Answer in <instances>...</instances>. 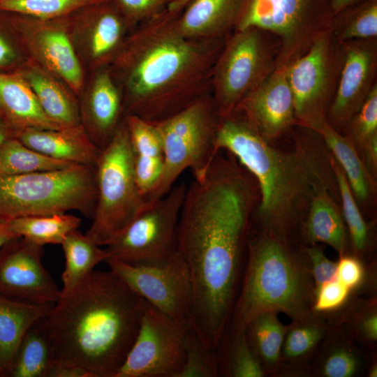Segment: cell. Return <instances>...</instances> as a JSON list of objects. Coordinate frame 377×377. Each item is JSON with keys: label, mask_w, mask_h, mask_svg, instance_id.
I'll return each instance as SVG.
<instances>
[{"label": "cell", "mask_w": 377, "mask_h": 377, "mask_svg": "<svg viewBox=\"0 0 377 377\" xmlns=\"http://www.w3.org/2000/svg\"><path fill=\"white\" fill-rule=\"evenodd\" d=\"M259 199L254 178L223 151L186 188L177 242L192 282L190 326L214 349L231 319L242 253Z\"/></svg>", "instance_id": "cell-1"}, {"label": "cell", "mask_w": 377, "mask_h": 377, "mask_svg": "<svg viewBox=\"0 0 377 377\" xmlns=\"http://www.w3.org/2000/svg\"><path fill=\"white\" fill-rule=\"evenodd\" d=\"M178 13L166 8L140 24L113 59L124 84L125 116L160 121L210 93L226 38L185 36L176 27Z\"/></svg>", "instance_id": "cell-2"}, {"label": "cell", "mask_w": 377, "mask_h": 377, "mask_svg": "<svg viewBox=\"0 0 377 377\" xmlns=\"http://www.w3.org/2000/svg\"><path fill=\"white\" fill-rule=\"evenodd\" d=\"M302 128L293 149H279L235 110L220 117L215 140L216 153L228 151L254 178L260 195L255 212L262 230L286 237L304 220L316 191L337 186L332 155L320 135Z\"/></svg>", "instance_id": "cell-3"}, {"label": "cell", "mask_w": 377, "mask_h": 377, "mask_svg": "<svg viewBox=\"0 0 377 377\" xmlns=\"http://www.w3.org/2000/svg\"><path fill=\"white\" fill-rule=\"evenodd\" d=\"M145 301L112 272L93 270L41 323L54 363L114 377L137 336Z\"/></svg>", "instance_id": "cell-4"}, {"label": "cell", "mask_w": 377, "mask_h": 377, "mask_svg": "<svg viewBox=\"0 0 377 377\" xmlns=\"http://www.w3.org/2000/svg\"><path fill=\"white\" fill-rule=\"evenodd\" d=\"M247 250L242 286L230 323L246 325L266 311L282 312L293 320L313 316L309 264L291 251L286 237L262 230L248 241Z\"/></svg>", "instance_id": "cell-5"}, {"label": "cell", "mask_w": 377, "mask_h": 377, "mask_svg": "<svg viewBox=\"0 0 377 377\" xmlns=\"http://www.w3.org/2000/svg\"><path fill=\"white\" fill-rule=\"evenodd\" d=\"M97 199L95 166L0 175V221L76 210L93 217Z\"/></svg>", "instance_id": "cell-6"}, {"label": "cell", "mask_w": 377, "mask_h": 377, "mask_svg": "<svg viewBox=\"0 0 377 377\" xmlns=\"http://www.w3.org/2000/svg\"><path fill=\"white\" fill-rule=\"evenodd\" d=\"M134 152L124 120L95 165L97 199L86 235L99 246H108L149 204L134 175Z\"/></svg>", "instance_id": "cell-7"}, {"label": "cell", "mask_w": 377, "mask_h": 377, "mask_svg": "<svg viewBox=\"0 0 377 377\" xmlns=\"http://www.w3.org/2000/svg\"><path fill=\"white\" fill-rule=\"evenodd\" d=\"M220 116L208 93L176 113L153 122L162 139L163 170L161 177L147 197L153 202L168 193L181 174L190 169L193 177L201 176L215 151Z\"/></svg>", "instance_id": "cell-8"}, {"label": "cell", "mask_w": 377, "mask_h": 377, "mask_svg": "<svg viewBox=\"0 0 377 377\" xmlns=\"http://www.w3.org/2000/svg\"><path fill=\"white\" fill-rule=\"evenodd\" d=\"M279 49L274 35L256 27L235 30L226 37L210 82L220 117L232 112L276 68Z\"/></svg>", "instance_id": "cell-9"}, {"label": "cell", "mask_w": 377, "mask_h": 377, "mask_svg": "<svg viewBox=\"0 0 377 377\" xmlns=\"http://www.w3.org/2000/svg\"><path fill=\"white\" fill-rule=\"evenodd\" d=\"M332 18V0H245L235 30L256 27L274 35L280 45L276 68H286L330 29Z\"/></svg>", "instance_id": "cell-10"}, {"label": "cell", "mask_w": 377, "mask_h": 377, "mask_svg": "<svg viewBox=\"0 0 377 377\" xmlns=\"http://www.w3.org/2000/svg\"><path fill=\"white\" fill-rule=\"evenodd\" d=\"M343 61V45L330 29L286 67L297 126L317 132L327 122Z\"/></svg>", "instance_id": "cell-11"}, {"label": "cell", "mask_w": 377, "mask_h": 377, "mask_svg": "<svg viewBox=\"0 0 377 377\" xmlns=\"http://www.w3.org/2000/svg\"><path fill=\"white\" fill-rule=\"evenodd\" d=\"M187 186L175 184L151 202L105 246L107 260L145 263L163 260L177 249V230Z\"/></svg>", "instance_id": "cell-12"}, {"label": "cell", "mask_w": 377, "mask_h": 377, "mask_svg": "<svg viewBox=\"0 0 377 377\" xmlns=\"http://www.w3.org/2000/svg\"><path fill=\"white\" fill-rule=\"evenodd\" d=\"M110 270L145 301L171 318L190 325L193 287L178 249L161 260L131 264L107 260Z\"/></svg>", "instance_id": "cell-13"}, {"label": "cell", "mask_w": 377, "mask_h": 377, "mask_svg": "<svg viewBox=\"0 0 377 377\" xmlns=\"http://www.w3.org/2000/svg\"><path fill=\"white\" fill-rule=\"evenodd\" d=\"M189 326L145 301L137 336L114 377H176Z\"/></svg>", "instance_id": "cell-14"}, {"label": "cell", "mask_w": 377, "mask_h": 377, "mask_svg": "<svg viewBox=\"0 0 377 377\" xmlns=\"http://www.w3.org/2000/svg\"><path fill=\"white\" fill-rule=\"evenodd\" d=\"M43 247L15 237L0 249V295L35 304H54L61 289L44 267Z\"/></svg>", "instance_id": "cell-15"}, {"label": "cell", "mask_w": 377, "mask_h": 377, "mask_svg": "<svg viewBox=\"0 0 377 377\" xmlns=\"http://www.w3.org/2000/svg\"><path fill=\"white\" fill-rule=\"evenodd\" d=\"M344 61L327 122L343 133L377 84V38L341 42Z\"/></svg>", "instance_id": "cell-16"}, {"label": "cell", "mask_w": 377, "mask_h": 377, "mask_svg": "<svg viewBox=\"0 0 377 377\" xmlns=\"http://www.w3.org/2000/svg\"><path fill=\"white\" fill-rule=\"evenodd\" d=\"M235 110L242 114L260 136L270 143L297 126L286 68H276L242 99Z\"/></svg>", "instance_id": "cell-17"}, {"label": "cell", "mask_w": 377, "mask_h": 377, "mask_svg": "<svg viewBox=\"0 0 377 377\" xmlns=\"http://www.w3.org/2000/svg\"><path fill=\"white\" fill-rule=\"evenodd\" d=\"M124 96L112 74L99 72L95 77L83 106V126L99 149L105 148L122 123Z\"/></svg>", "instance_id": "cell-18"}, {"label": "cell", "mask_w": 377, "mask_h": 377, "mask_svg": "<svg viewBox=\"0 0 377 377\" xmlns=\"http://www.w3.org/2000/svg\"><path fill=\"white\" fill-rule=\"evenodd\" d=\"M245 0H190L176 17V27L195 39L226 38L237 27Z\"/></svg>", "instance_id": "cell-19"}, {"label": "cell", "mask_w": 377, "mask_h": 377, "mask_svg": "<svg viewBox=\"0 0 377 377\" xmlns=\"http://www.w3.org/2000/svg\"><path fill=\"white\" fill-rule=\"evenodd\" d=\"M15 137L48 157L75 164L95 166L101 153L82 124L59 129L29 128Z\"/></svg>", "instance_id": "cell-20"}, {"label": "cell", "mask_w": 377, "mask_h": 377, "mask_svg": "<svg viewBox=\"0 0 377 377\" xmlns=\"http://www.w3.org/2000/svg\"><path fill=\"white\" fill-rule=\"evenodd\" d=\"M0 109L3 119L15 135L29 128H62L45 114L28 82L20 73H0Z\"/></svg>", "instance_id": "cell-21"}, {"label": "cell", "mask_w": 377, "mask_h": 377, "mask_svg": "<svg viewBox=\"0 0 377 377\" xmlns=\"http://www.w3.org/2000/svg\"><path fill=\"white\" fill-rule=\"evenodd\" d=\"M338 188L318 189L311 198L303 220V233L311 245L326 244L339 255L346 253L348 240Z\"/></svg>", "instance_id": "cell-22"}, {"label": "cell", "mask_w": 377, "mask_h": 377, "mask_svg": "<svg viewBox=\"0 0 377 377\" xmlns=\"http://www.w3.org/2000/svg\"><path fill=\"white\" fill-rule=\"evenodd\" d=\"M32 30L29 44L33 51L47 68L78 92L83 82L82 70L66 31L59 27L44 24Z\"/></svg>", "instance_id": "cell-23"}, {"label": "cell", "mask_w": 377, "mask_h": 377, "mask_svg": "<svg viewBox=\"0 0 377 377\" xmlns=\"http://www.w3.org/2000/svg\"><path fill=\"white\" fill-rule=\"evenodd\" d=\"M54 304H35L0 295V367L10 377L27 331L43 318Z\"/></svg>", "instance_id": "cell-24"}, {"label": "cell", "mask_w": 377, "mask_h": 377, "mask_svg": "<svg viewBox=\"0 0 377 377\" xmlns=\"http://www.w3.org/2000/svg\"><path fill=\"white\" fill-rule=\"evenodd\" d=\"M317 132L344 172L360 207H368L374 203L376 195V178L369 172L350 140L327 122Z\"/></svg>", "instance_id": "cell-25"}, {"label": "cell", "mask_w": 377, "mask_h": 377, "mask_svg": "<svg viewBox=\"0 0 377 377\" xmlns=\"http://www.w3.org/2000/svg\"><path fill=\"white\" fill-rule=\"evenodd\" d=\"M110 3L107 0L97 4L91 18L88 50L91 57L97 62L113 60L124 43L128 23Z\"/></svg>", "instance_id": "cell-26"}, {"label": "cell", "mask_w": 377, "mask_h": 377, "mask_svg": "<svg viewBox=\"0 0 377 377\" xmlns=\"http://www.w3.org/2000/svg\"><path fill=\"white\" fill-rule=\"evenodd\" d=\"M65 258L62 273L61 295L80 283L101 262H105L107 253L86 234L78 230L70 232L61 243Z\"/></svg>", "instance_id": "cell-27"}, {"label": "cell", "mask_w": 377, "mask_h": 377, "mask_svg": "<svg viewBox=\"0 0 377 377\" xmlns=\"http://www.w3.org/2000/svg\"><path fill=\"white\" fill-rule=\"evenodd\" d=\"M23 75L51 120L62 128L81 124L75 100L56 80L36 68L29 69Z\"/></svg>", "instance_id": "cell-28"}, {"label": "cell", "mask_w": 377, "mask_h": 377, "mask_svg": "<svg viewBox=\"0 0 377 377\" xmlns=\"http://www.w3.org/2000/svg\"><path fill=\"white\" fill-rule=\"evenodd\" d=\"M245 326L249 343L265 371L278 367L288 327L280 321L278 312H261Z\"/></svg>", "instance_id": "cell-29"}, {"label": "cell", "mask_w": 377, "mask_h": 377, "mask_svg": "<svg viewBox=\"0 0 377 377\" xmlns=\"http://www.w3.org/2000/svg\"><path fill=\"white\" fill-rule=\"evenodd\" d=\"M53 362L52 342L40 320L24 335L10 377H47Z\"/></svg>", "instance_id": "cell-30"}, {"label": "cell", "mask_w": 377, "mask_h": 377, "mask_svg": "<svg viewBox=\"0 0 377 377\" xmlns=\"http://www.w3.org/2000/svg\"><path fill=\"white\" fill-rule=\"evenodd\" d=\"M8 223L17 237L44 246L61 244L70 232L78 229L81 219L73 214L62 213L22 217Z\"/></svg>", "instance_id": "cell-31"}, {"label": "cell", "mask_w": 377, "mask_h": 377, "mask_svg": "<svg viewBox=\"0 0 377 377\" xmlns=\"http://www.w3.org/2000/svg\"><path fill=\"white\" fill-rule=\"evenodd\" d=\"M75 163L48 157L23 144L16 137L0 147V175H16L68 168Z\"/></svg>", "instance_id": "cell-32"}, {"label": "cell", "mask_w": 377, "mask_h": 377, "mask_svg": "<svg viewBox=\"0 0 377 377\" xmlns=\"http://www.w3.org/2000/svg\"><path fill=\"white\" fill-rule=\"evenodd\" d=\"M330 29L340 42L377 38V0H362L341 10Z\"/></svg>", "instance_id": "cell-33"}, {"label": "cell", "mask_w": 377, "mask_h": 377, "mask_svg": "<svg viewBox=\"0 0 377 377\" xmlns=\"http://www.w3.org/2000/svg\"><path fill=\"white\" fill-rule=\"evenodd\" d=\"M352 142L362 160L377 156V84L351 118L343 133Z\"/></svg>", "instance_id": "cell-34"}, {"label": "cell", "mask_w": 377, "mask_h": 377, "mask_svg": "<svg viewBox=\"0 0 377 377\" xmlns=\"http://www.w3.org/2000/svg\"><path fill=\"white\" fill-rule=\"evenodd\" d=\"M332 164L339 191L341 212L347 225L353 251L357 256L362 254L369 245V227L344 172L332 156Z\"/></svg>", "instance_id": "cell-35"}, {"label": "cell", "mask_w": 377, "mask_h": 377, "mask_svg": "<svg viewBox=\"0 0 377 377\" xmlns=\"http://www.w3.org/2000/svg\"><path fill=\"white\" fill-rule=\"evenodd\" d=\"M230 337L227 343L224 362L219 364V374L232 377H262L266 374L252 350L246 336V326L231 323Z\"/></svg>", "instance_id": "cell-36"}, {"label": "cell", "mask_w": 377, "mask_h": 377, "mask_svg": "<svg viewBox=\"0 0 377 377\" xmlns=\"http://www.w3.org/2000/svg\"><path fill=\"white\" fill-rule=\"evenodd\" d=\"M327 334L326 326L314 316L293 320L287 327L281 352V360L301 362L316 349Z\"/></svg>", "instance_id": "cell-37"}, {"label": "cell", "mask_w": 377, "mask_h": 377, "mask_svg": "<svg viewBox=\"0 0 377 377\" xmlns=\"http://www.w3.org/2000/svg\"><path fill=\"white\" fill-rule=\"evenodd\" d=\"M219 374L216 349L205 345L189 326L185 337L183 365L176 377H215Z\"/></svg>", "instance_id": "cell-38"}, {"label": "cell", "mask_w": 377, "mask_h": 377, "mask_svg": "<svg viewBox=\"0 0 377 377\" xmlns=\"http://www.w3.org/2000/svg\"><path fill=\"white\" fill-rule=\"evenodd\" d=\"M107 0H0V10L22 13L41 20L68 14Z\"/></svg>", "instance_id": "cell-39"}, {"label": "cell", "mask_w": 377, "mask_h": 377, "mask_svg": "<svg viewBox=\"0 0 377 377\" xmlns=\"http://www.w3.org/2000/svg\"><path fill=\"white\" fill-rule=\"evenodd\" d=\"M362 367V359L357 350L345 342H333L323 350L317 370L325 377H352Z\"/></svg>", "instance_id": "cell-40"}, {"label": "cell", "mask_w": 377, "mask_h": 377, "mask_svg": "<svg viewBox=\"0 0 377 377\" xmlns=\"http://www.w3.org/2000/svg\"><path fill=\"white\" fill-rule=\"evenodd\" d=\"M124 120L135 155L163 158L161 136L153 122L132 114Z\"/></svg>", "instance_id": "cell-41"}, {"label": "cell", "mask_w": 377, "mask_h": 377, "mask_svg": "<svg viewBox=\"0 0 377 377\" xmlns=\"http://www.w3.org/2000/svg\"><path fill=\"white\" fill-rule=\"evenodd\" d=\"M128 24H141L165 10L171 0H114Z\"/></svg>", "instance_id": "cell-42"}, {"label": "cell", "mask_w": 377, "mask_h": 377, "mask_svg": "<svg viewBox=\"0 0 377 377\" xmlns=\"http://www.w3.org/2000/svg\"><path fill=\"white\" fill-rule=\"evenodd\" d=\"M163 170V158L134 154L133 171L137 185L145 197L158 184Z\"/></svg>", "instance_id": "cell-43"}, {"label": "cell", "mask_w": 377, "mask_h": 377, "mask_svg": "<svg viewBox=\"0 0 377 377\" xmlns=\"http://www.w3.org/2000/svg\"><path fill=\"white\" fill-rule=\"evenodd\" d=\"M304 253L308 258L314 287V297L326 282L336 279L337 262L329 259L321 246L316 244L306 246Z\"/></svg>", "instance_id": "cell-44"}, {"label": "cell", "mask_w": 377, "mask_h": 377, "mask_svg": "<svg viewBox=\"0 0 377 377\" xmlns=\"http://www.w3.org/2000/svg\"><path fill=\"white\" fill-rule=\"evenodd\" d=\"M350 291V288L337 279L326 282L315 295L313 311L325 312L341 307L347 301Z\"/></svg>", "instance_id": "cell-45"}, {"label": "cell", "mask_w": 377, "mask_h": 377, "mask_svg": "<svg viewBox=\"0 0 377 377\" xmlns=\"http://www.w3.org/2000/svg\"><path fill=\"white\" fill-rule=\"evenodd\" d=\"M364 276V267L357 257L347 253L340 256L337 262V279L351 290L362 283Z\"/></svg>", "instance_id": "cell-46"}, {"label": "cell", "mask_w": 377, "mask_h": 377, "mask_svg": "<svg viewBox=\"0 0 377 377\" xmlns=\"http://www.w3.org/2000/svg\"><path fill=\"white\" fill-rule=\"evenodd\" d=\"M358 334L367 342L374 343L377 340V313L374 306L361 313L356 322Z\"/></svg>", "instance_id": "cell-47"}, {"label": "cell", "mask_w": 377, "mask_h": 377, "mask_svg": "<svg viewBox=\"0 0 377 377\" xmlns=\"http://www.w3.org/2000/svg\"><path fill=\"white\" fill-rule=\"evenodd\" d=\"M47 377H91V376L81 367L53 362Z\"/></svg>", "instance_id": "cell-48"}, {"label": "cell", "mask_w": 377, "mask_h": 377, "mask_svg": "<svg viewBox=\"0 0 377 377\" xmlns=\"http://www.w3.org/2000/svg\"><path fill=\"white\" fill-rule=\"evenodd\" d=\"M15 58V52L7 40L0 35V68L10 64Z\"/></svg>", "instance_id": "cell-49"}, {"label": "cell", "mask_w": 377, "mask_h": 377, "mask_svg": "<svg viewBox=\"0 0 377 377\" xmlns=\"http://www.w3.org/2000/svg\"><path fill=\"white\" fill-rule=\"evenodd\" d=\"M17 237L10 229L8 223L0 221V249L7 242Z\"/></svg>", "instance_id": "cell-50"}, {"label": "cell", "mask_w": 377, "mask_h": 377, "mask_svg": "<svg viewBox=\"0 0 377 377\" xmlns=\"http://www.w3.org/2000/svg\"><path fill=\"white\" fill-rule=\"evenodd\" d=\"M362 0H332L333 16L341 10L361 1Z\"/></svg>", "instance_id": "cell-51"}, {"label": "cell", "mask_w": 377, "mask_h": 377, "mask_svg": "<svg viewBox=\"0 0 377 377\" xmlns=\"http://www.w3.org/2000/svg\"><path fill=\"white\" fill-rule=\"evenodd\" d=\"M15 136L13 129L3 119L0 118V147L6 140Z\"/></svg>", "instance_id": "cell-52"}, {"label": "cell", "mask_w": 377, "mask_h": 377, "mask_svg": "<svg viewBox=\"0 0 377 377\" xmlns=\"http://www.w3.org/2000/svg\"><path fill=\"white\" fill-rule=\"evenodd\" d=\"M368 376L369 377H376L377 376V367L376 364H373L370 369H369Z\"/></svg>", "instance_id": "cell-53"}, {"label": "cell", "mask_w": 377, "mask_h": 377, "mask_svg": "<svg viewBox=\"0 0 377 377\" xmlns=\"http://www.w3.org/2000/svg\"><path fill=\"white\" fill-rule=\"evenodd\" d=\"M0 377H6V374L0 367Z\"/></svg>", "instance_id": "cell-54"}, {"label": "cell", "mask_w": 377, "mask_h": 377, "mask_svg": "<svg viewBox=\"0 0 377 377\" xmlns=\"http://www.w3.org/2000/svg\"><path fill=\"white\" fill-rule=\"evenodd\" d=\"M190 0H179V1L181 3H183V4H185L186 3H188Z\"/></svg>", "instance_id": "cell-55"}, {"label": "cell", "mask_w": 377, "mask_h": 377, "mask_svg": "<svg viewBox=\"0 0 377 377\" xmlns=\"http://www.w3.org/2000/svg\"><path fill=\"white\" fill-rule=\"evenodd\" d=\"M0 118L3 119V114H2V112L0 109Z\"/></svg>", "instance_id": "cell-56"}]
</instances>
